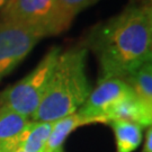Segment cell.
<instances>
[{
    "mask_svg": "<svg viewBox=\"0 0 152 152\" xmlns=\"http://www.w3.org/2000/svg\"><path fill=\"white\" fill-rule=\"evenodd\" d=\"M87 45L97 56L100 79L124 80L151 56L152 33L145 7L129 6L95 26Z\"/></svg>",
    "mask_w": 152,
    "mask_h": 152,
    "instance_id": "6da1fadb",
    "label": "cell"
},
{
    "mask_svg": "<svg viewBox=\"0 0 152 152\" xmlns=\"http://www.w3.org/2000/svg\"><path fill=\"white\" fill-rule=\"evenodd\" d=\"M86 58L87 49L83 46L61 52L33 121L54 122L80 109L91 91Z\"/></svg>",
    "mask_w": 152,
    "mask_h": 152,
    "instance_id": "7a4b0ae2",
    "label": "cell"
},
{
    "mask_svg": "<svg viewBox=\"0 0 152 152\" xmlns=\"http://www.w3.org/2000/svg\"><path fill=\"white\" fill-rule=\"evenodd\" d=\"M0 20L26 28L43 38L65 32L73 19L59 0H10L0 11Z\"/></svg>",
    "mask_w": 152,
    "mask_h": 152,
    "instance_id": "3957f363",
    "label": "cell"
},
{
    "mask_svg": "<svg viewBox=\"0 0 152 152\" xmlns=\"http://www.w3.org/2000/svg\"><path fill=\"white\" fill-rule=\"evenodd\" d=\"M60 48H52L26 77L0 94V107H7L32 118L44 97Z\"/></svg>",
    "mask_w": 152,
    "mask_h": 152,
    "instance_id": "277c9868",
    "label": "cell"
},
{
    "mask_svg": "<svg viewBox=\"0 0 152 152\" xmlns=\"http://www.w3.org/2000/svg\"><path fill=\"white\" fill-rule=\"evenodd\" d=\"M41 39L26 28L0 20V80L20 64Z\"/></svg>",
    "mask_w": 152,
    "mask_h": 152,
    "instance_id": "5b68a950",
    "label": "cell"
},
{
    "mask_svg": "<svg viewBox=\"0 0 152 152\" xmlns=\"http://www.w3.org/2000/svg\"><path fill=\"white\" fill-rule=\"evenodd\" d=\"M132 88L123 79H100L90 91L78 113L94 123H105L104 117L109 109L125 98L134 96Z\"/></svg>",
    "mask_w": 152,
    "mask_h": 152,
    "instance_id": "8992f818",
    "label": "cell"
},
{
    "mask_svg": "<svg viewBox=\"0 0 152 152\" xmlns=\"http://www.w3.org/2000/svg\"><path fill=\"white\" fill-rule=\"evenodd\" d=\"M31 121L7 107H0V152H14L20 147Z\"/></svg>",
    "mask_w": 152,
    "mask_h": 152,
    "instance_id": "52a82bcc",
    "label": "cell"
},
{
    "mask_svg": "<svg viewBox=\"0 0 152 152\" xmlns=\"http://www.w3.org/2000/svg\"><path fill=\"white\" fill-rule=\"evenodd\" d=\"M117 120L133 122L143 127L150 126L149 105L140 100L135 95L125 98L113 106L104 117L105 124Z\"/></svg>",
    "mask_w": 152,
    "mask_h": 152,
    "instance_id": "ba28073f",
    "label": "cell"
},
{
    "mask_svg": "<svg viewBox=\"0 0 152 152\" xmlns=\"http://www.w3.org/2000/svg\"><path fill=\"white\" fill-rule=\"evenodd\" d=\"M92 124L91 121L83 117L78 112L71 115H68L65 117H62L60 120L54 121L52 125V130L50 133L49 140L46 143L45 152H54L62 148V144L64 143L66 137L78 127L83 125Z\"/></svg>",
    "mask_w": 152,
    "mask_h": 152,
    "instance_id": "9c48e42d",
    "label": "cell"
},
{
    "mask_svg": "<svg viewBox=\"0 0 152 152\" xmlns=\"http://www.w3.org/2000/svg\"><path fill=\"white\" fill-rule=\"evenodd\" d=\"M109 125L114 132L116 152H133L141 144L143 126L122 120L113 121Z\"/></svg>",
    "mask_w": 152,
    "mask_h": 152,
    "instance_id": "30bf717a",
    "label": "cell"
},
{
    "mask_svg": "<svg viewBox=\"0 0 152 152\" xmlns=\"http://www.w3.org/2000/svg\"><path fill=\"white\" fill-rule=\"evenodd\" d=\"M52 125L53 122L31 121L19 148L25 152H45Z\"/></svg>",
    "mask_w": 152,
    "mask_h": 152,
    "instance_id": "8fae6325",
    "label": "cell"
},
{
    "mask_svg": "<svg viewBox=\"0 0 152 152\" xmlns=\"http://www.w3.org/2000/svg\"><path fill=\"white\" fill-rule=\"evenodd\" d=\"M124 80L140 100L152 105V61L150 59Z\"/></svg>",
    "mask_w": 152,
    "mask_h": 152,
    "instance_id": "7c38bea8",
    "label": "cell"
},
{
    "mask_svg": "<svg viewBox=\"0 0 152 152\" xmlns=\"http://www.w3.org/2000/svg\"><path fill=\"white\" fill-rule=\"evenodd\" d=\"M59 1L65 12L72 19H75V17L79 12H81L82 10H85L90 6L95 5L99 0H59Z\"/></svg>",
    "mask_w": 152,
    "mask_h": 152,
    "instance_id": "4fadbf2b",
    "label": "cell"
},
{
    "mask_svg": "<svg viewBox=\"0 0 152 152\" xmlns=\"http://www.w3.org/2000/svg\"><path fill=\"white\" fill-rule=\"evenodd\" d=\"M142 152H152V125L149 126L147 131V135H145V141L143 145Z\"/></svg>",
    "mask_w": 152,
    "mask_h": 152,
    "instance_id": "5bb4252c",
    "label": "cell"
},
{
    "mask_svg": "<svg viewBox=\"0 0 152 152\" xmlns=\"http://www.w3.org/2000/svg\"><path fill=\"white\" fill-rule=\"evenodd\" d=\"M145 9H147L148 20H149L150 29H151V33H152V6H151V7H145Z\"/></svg>",
    "mask_w": 152,
    "mask_h": 152,
    "instance_id": "9a60e30c",
    "label": "cell"
},
{
    "mask_svg": "<svg viewBox=\"0 0 152 152\" xmlns=\"http://www.w3.org/2000/svg\"><path fill=\"white\" fill-rule=\"evenodd\" d=\"M9 1H10V0H0V11L5 8Z\"/></svg>",
    "mask_w": 152,
    "mask_h": 152,
    "instance_id": "2e32d148",
    "label": "cell"
},
{
    "mask_svg": "<svg viewBox=\"0 0 152 152\" xmlns=\"http://www.w3.org/2000/svg\"><path fill=\"white\" fill-rule=\"evenodd\" d=\"M149 105V104H148ZM149 113H150V126L152 125V105H149Z\"/></svg>",
    "mask_w": 152,
    "mask_h": 152,
    "instance_id": "e0dca14e",
    "label": "cell"
},
{
    "mask_svg": "<svg viewBox=\"0 0 152 152\" xmlns=\"http://www.w3.org/2000/svg\"><path fill=\"white\" fill-rule=\"evenodd\" d=\"M14 152H25V151H24V150H23L22 148H18V149H17L16 151H14Z\"/></svg>",
    "mask_w": 152,
    "mask_h": 152,
    "instance_id": "ac0fdd59",
    "label": "cell"
},
{
    "mask_svg": "<svg viewBox=\"0 0 152 152\" xmlns=\"http://www.w3.org/2000/svg\"><path fill=\"white\" fill-rule=\"evenodd\" d=\"M54 152H63V150H62V148H61V149H59V150H56V151H54Z\"/></svg>",
    "mask_w": 152,
    "mask_h": 152,
    "instance_id": "d6986e66",
    "label": "cell"
},
{
    "mask_svg": "<svg viewBox=\"0 0 152 152\" xmlns=\"http://www.w3.org/2000/svg\"><path fill=\"white\" fill-rule=\"evenodd\" d=\"M150 60L152 61V53H151V56H150Z\"/></svg>",
    "mask_w": 152,
    "mask_h": 152,
    "instance_id": "ffe728a7",
    "label": "cell"
}]
</instances>
